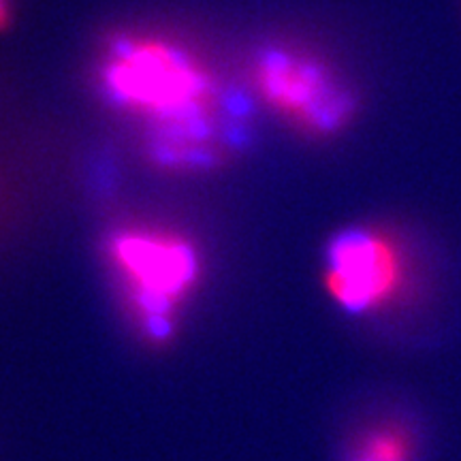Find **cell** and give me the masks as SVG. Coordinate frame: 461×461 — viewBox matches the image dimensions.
Segmentation results:
<instances>
[{"mask_svg":"<svg viewBox=\"0 0 461 461\" xmlns=\"http://www.w3.org/2000/svg\"><path fill=\"white\" fill-rule=\"evenodd\" d=\"M103 84L120 107L157 122L169 137L197 140L205 132L214 82L180 45L157 37L120 39L107 51Z\"/></svg>","mask_w":461,"mask_h":461,"instance_id":"obj_1","label":"cell"},{"mask_svg":"<svg viewBox=\"0 0 461 461\" xmlns=\"http://www.w3.org/2000/svg\"><path fill=\"white\" fill-rule=\"evenodd\" d=\"M107 258L141 336L169 342L203 272L193 241L169 229L124 227L107 240Z\"/></svg>","mask_w":461,"mask_h":461,"instance_id":"obj_2","label":"cell"},{"mask_svg":"<svg viewBox=\"0 0 461 461\" xmlns=\"http://www.w3.org/2000/svg\"><path fill=\"white\" fill-rule=\"evenodd\" d=\"M322 285L344 314L367 319L411 303L420 269L411 241L393 229L357 224L327 244Z\"/></svg>","mask_w":461,"mask_h":461,"instance_id":"obj_3","label":"cell"},{"mask_svg":"<svg viewBox=\"0 0 461 461\" xmlns=\"http://www.w3.org/2000/svg\"><path fill=\"white\" fill-rule=\"evenodd\" d=\"M252 73L258 96L308 135H338L355 118L353 86L312 51L272 45L258 54Z\"/></svg>","mask_w":461,"mask_h":461,"instance_id":"obj_4","label":"cell"},{"mask_svg":"<svg viewBox=\"0 0 461 461\" xmlns=\"http://www.w3.org/2000/svg\"><path fill=\"white\" fill-rule=\"evenodd\" d=\"M423 440L417 423L403 412L378 414L346 442L342 461H420Z\"/></svg>","mask_w":461,"mask_h":461,"instance_id":"obj_5","label":"cell"},{"mask_svg":"<svg viewBox=\"0 0 461 461\" xmlns=\"http://www.w3.org/2000/svg\"><path fill=\"white\" fill-rule=\"evenodd\" d=\"M11 3L9 0H0V32H5L11 24Z\"/></svg>","mask_w":461,"mask_h":461,"instance_id":"obj_6","label":"cell"}]
</instances>
